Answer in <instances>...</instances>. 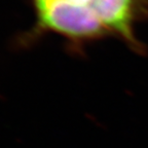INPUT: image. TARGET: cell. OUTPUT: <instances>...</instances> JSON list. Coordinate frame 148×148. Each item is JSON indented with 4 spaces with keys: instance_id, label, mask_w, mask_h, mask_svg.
Segmentation results:
<instances>
[{
    "instance_id": "1",
    "label": "cell",
    "mask_w": 148,
    "mask_h": 148,
    "mask_svg": "<svg viewBox=\"0 0 148 148\" xmlns=\"http://www.w3.org/2000/svg\"><path fill=\"white\" fill-rule=\"evenodd\" d=\"M39 32L60 34L75 42L109 35L92 7L70 0H32Z\"/></svg>"
},
{
    "instance_id": "2",
    "label": "cell",
    "mask_w": 148,
    "mask_h": 148,
    "mask_svg": "<svg viewBox=\"0 0 148 148\" xmlns=\"http://www.w3.org/2000/svg\"><path fill=\"white\" fill-rule=\"evenodd\" d=\"M92 8L109 34L118 35L133 47H140L134 25L142 12L141 0H94Z\"/></svg>"
},
{
    "instance_id": "3",
    "label": "cell",
    "mask_w": 148,
    "mask_h": 148,
    "mask_svg": "<svg viewBox=\"0 0 148 148\" xmlns=\"http://www.w3.org/2000/svg\"><path fill=\"white\" fill-rule=\"evenodd\" d=\"M70 1H72V2H74V3H77V4L92 7V3L94 0H70Z\"/></svg>"
}]
</instances>
